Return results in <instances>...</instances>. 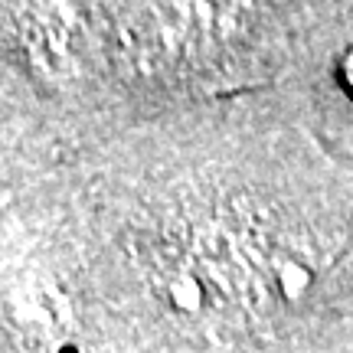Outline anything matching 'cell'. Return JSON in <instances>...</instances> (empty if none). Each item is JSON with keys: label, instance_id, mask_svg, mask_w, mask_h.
I'll use <instances>...</instances> for the list:
<instances>
[{"label": "cell", "instance_id": "cell-1", "mask_svg": "<svg viewBox=\"0 0 353 353\" xmlns=\"http://www.w3.org/2000/svg\"><path fill=\"white\" fill-rule=\"evenodd\" d=\"M341 76H343V85L350 88V95H353V46L347 50V56H343V63H341Z\"/></svg>", "mask_w": 353, "mask_h": 353}]
</instances>
